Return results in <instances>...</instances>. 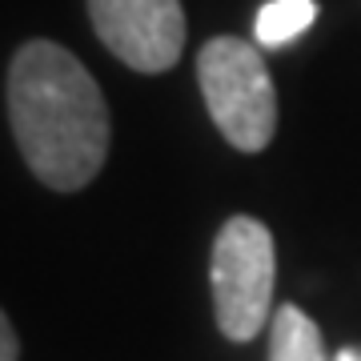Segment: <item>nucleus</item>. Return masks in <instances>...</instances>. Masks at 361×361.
<instances>
[{
	"label": "nucleus",
	"instance_id": "20e7f679",
	"mask_svg": "<svg viewBox=\"0 0 361 361\" xmlns=\"http://www.w3.org/2000/svg\"><path fill=\"white\" fill-rule=\"evenodd\" d=\"M89 16L104 49L137 73H165L180 61V0H89Z\"/></svg>",
	"mask_w": 361,
	"mask_h": 361
},
{
	"label": "nucleus",
	"instance_id": "7ed1b4c3",
	"mask_svg": "<svg viewBox=\"0 0 361 361\" xmlns=\"http://www.w3.org/2000/svg\"><path fill=\"white\" fill-rule=\"evenodd\" d=\"M273 233L257 217H229L213 241L209 285H213V313L217 329L229 341H253L265 329L273 305Z\"/></svg>",
	"mask_w": 361,
	"mask_h": 361
},
{
	"label": "nucleus",
	"instance_id": "0eeeda50",
	"mask_svg": "<svg viewBox=\"0 0 361 361\" xmlns=\"http://www.w3.org/2000/svg\"><path fill=\"white\" fill-rule=\"evenodd\" d=\"M20 357V341H16V329L13 322L0 313V361H16Z\"/></svg>",
	"mask_w": 361,
	"mask_h": 361
},
{
	"label": "nucleus",
	"instance_id": "f257e3e1",
	"mask_svg": "<svg viewBox=\"0 0 361 361\" xmlns=\"http://www.w3.org/2000/svg\"><path fill=\"white\" fill-rule=\"evenodd\" d=\"M8 121L40 185L77 193L109 157L101 85L56 40H25L8 68Z\"/></svg>",
	"mask_w": 361,
	"mask_h": 361
},
{
	"label": "nucleus",
	"instance_id": "6e6552de",
	"mask_svg": "<svg viewBox=\"0 0 361 361\" xmlns=\"http://www.w3.org/2000/svg\"><path fill=\"white\" fill-rule=\"evenodd\" d=\"M334 361H361V349H353V345L337 349V357H334Z\"/></svg>",
	"mask_w": 361,
	"mask_h": 361
},
{
	"label": "nucleus",
	"instance_id": "f03ea898",
	"mask_svg": "<svg viewBox=\"0 0 361 361\" xmlns=\"http://www.w3.org/2000/svg\"><path fill=\"white\" fill-rule=\"evenodd\" d=\"M197 80L209 104V116L221 137L241 149L261 153L277 133V89L261 56L249 40L213 37L197 52Z\"/></svg>",
	"mask_w": 361,
	"mask_h": 361
},
{
	"label": "nucleus",
	"instance_id": "39448f33",
	"mask_svg": "<svg viewBox=\"0 0 361 361\" xmlns=\"http://www.w3.org/2000/svg\"><path fill=\"white\" fill-rule=\"evenodd\" d=\"M269 361H329L322 329L297 305H281L269 322Z\"/></svg>",
	"mask_w": 361,
	"mask_h": 361
},
{
	"label": "nucleus",
	"instance_id": "423d86ee",
	"mask_svg": "<svg viewBox=\"0 0 361 361\" xmlns=\"http://www.w3.org/2000/svg\"><path fill=\"white\" fill-rule=\"evenodd\" d=\"M313 20H317V4L313 0H269L257 13L253 37L265 49H277V44H289L293 37H301Z\"/></svg>",
	"mask_w": 361,
	"mask_h": 361
}]
</instances>
